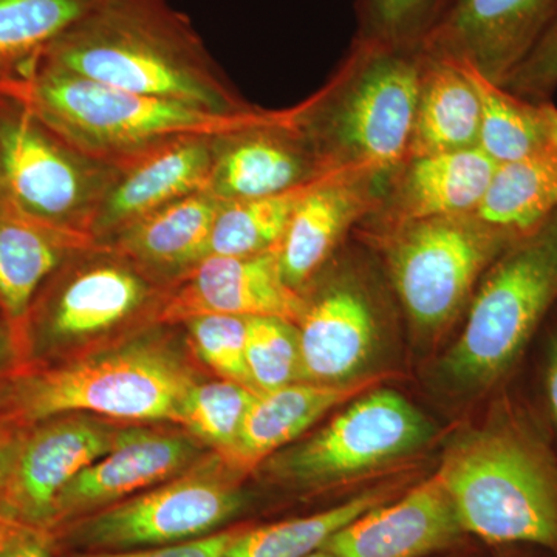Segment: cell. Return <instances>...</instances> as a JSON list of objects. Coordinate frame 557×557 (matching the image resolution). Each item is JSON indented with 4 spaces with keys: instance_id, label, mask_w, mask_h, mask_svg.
Wrapping results in <instances>:
<instances>
[{
    "instance_id": "obj_35",
    "label": "cell",
    "mask_w": 557,
    "mask_h": 557,
    "mask_svg": "<svg viewBox=\"0 0 557 557\" xmlns=\"http://www.w3.org/2000/svg\"><path fill=\"white\" fill-rule=\"evenodd\" d=\"M504 87L534 104L552 100L557 90V10L548 27Z\"/></svg>"
},
{
    "instance_id": "obj_43",
    "label": "cell",
    "mask_w": 557,
    "mask_h": 557,
    "mask_svg": "<svg viewBox=\"0 0 557 557\" xmlns=\"http://www.w3.org/2000/svg\"><path fill=\"white\" fill-rule=\"evenodd\" d=\"M310 557H333L330 553L325 552V549H321V552L314 553Z\"/></svg>"
},
{
    "instance_id": "obj_27",
    "label": "cell",
    "mask_w": 557,
    "mask_h": 557,
    "mask_svg": "<svg viewBox=\"0 0 557 557\" xmlns=\"http://www.w3.org/2000/svg\"><path fill=\"white\" fill-rule=\"evenodd\" d=\"M97 0H0V86L30 75Z\"/></svg>"
},
{
    "instance_id": "obj_15",
    "label": "cell",
    "mask_w": 557,
    "mask_h": 557,
    "mask_svg": "<svg viewBox=\"0 0 557 557\" xmlns=\"http://www.w3.org/2000/svg\"><path fill=\"white\" fill-rule=\"evenodd\" d=\"M322 175L327 172L309 143L293 129L287 112L274 110L269 121L215 137L207 190L220 201L260 199Z\"/></svg>"
},
{
    "instance_id": "obj_26",
    "label": "cell",
    "mask_w": 557,
    "mask_h": 557,
    "mask_svg": "<svg viewBox=\"0 0 557 557\" xmlns=\"http://www.w3.org/2000/svg\"><path fill=\"white\" fill-rule=\"evenodd\" d=\"M557 212V149L497 164L472 214L522 239Z\"/></svg>"
},
{
    "instance_id": "obj_30",
    "label": "cell",
    "mask_w": 557,
    "mask_h": 557,
    "mask_svg": "<svg viewBox=\"0 0 557 557\" xmlns=\"http://www.w3.org/2000/svg\"><path fill=\"white\" fill-rule=\"evenodd\" d=\"M324 177L274 196L223 201L208 256H249L277 248L296 209Z\"/></svg>"
},
{
    "instance_id": "obj_3",
    "label": "cell",
    "mask_w": 557,
    "mask_h": 557,
    "mask_svg": "<svg viewBox=\"0 0 557 557\" xmlns=\"http://www.w3.org/2000/svg\"><path fill=\"white\" fill-rule=\"evenodd\" d=\"M0 90L20 98L73 148L115 168L177 139L242 129L269 121L274 113L260 109L247 115H219L42 64Z\"/></svg>"
},
{
    "instance_id": "obj_38",
    "label": "cell",
    "mask_w": 557,
    "mask_h": 557,
    "mask_svg": "<svg viewBox=\"0 0 557 557\" xmlns=\"http://www.w3.org/2000/svg\"><path fill=\"white\" fill-rule=\"evenodd\" d=\"M22 428H24V424L14 420L9 413L0 416V491L9 479L22 437L27 432Z\"/></svg>"
},
{
    "instance_id": "obj_19",
    "label": "cell",
    "mask_w": 557,
    "mask_h": 557,
    "mask_svg": "<svg viewBox=\"0 0 557 557\" xmlns=\"http://www.w3.org/2000/svg\"><path fill=\"white\" fill-rule=\"evenodd\" d=\"M463 534L449 494L435 474L395 504L370 509L322 549L333 557H426Z\"/></svg>"
},
{
    "instance_id": "obj_29",
    "label": "cell",
    "mask_w": 557,
    "mask_h": 557,
    "mask_svg": "<svg viewBox=\"0 0 557 557\" xmlns=\"http://www.w3.org/2000/svg\"><path fill=\"white\" fill-rule=\"evenodd\" d=\"M387 490H370L327 511L240 531L222 557H310L370 509L387 504Z\"/></svg>"
},
{
    "instance_id": "obj_22",
    "label": "cell",
    "mask_w": 557,
    "mask_h": 557,
    "mask_svg": "<svg viewBox=\"0 0 557 557\" xmlns=\"http://www.w3.org/2000/svg\"><path fill=\"white\" fill-rule=\"evenodd\" d=\"M95 242L44 225L0 205V317L27 346V319L42 285L62 263Z\"/></svg>"
},
{
    "instance_id": "obj_32",
    "label": "cell",
    "mask_w": 557,
    "mask_h": 557,
    "mask_svg": "<svg viewBox=\"0 0 557 557\" xmlns=\"http://www.w3.org/2000/svg\"><path fill=\"white\" fill-rule=\"evenodd\" d=\"M245 357L251 386L258 394L306 381L295 322L270 317L248 318Z\"/></svg>"
},
{
    "instance_id": "obj_10",
    "label": "cell",
    "mask_w": 557,
    "mask_h": 557,
    "mask_svg": "<svg viewBox=\"0 0 557 557\" xmlns=\"http://www.w3.org/2000/svg\"><path fill=\"white\" fill-rule=\"evenodd\" d=\"M234 480L194 469L129 500L78 519L69 537L86 552L166 547L211 536L244 507Z\"/></svg>"
},
{
    "instance_id": "obj_6",
    "label": "cell",
    "mask_w": 557,
    "mask_h": 557,
    "mask_svg": "<svg viewBox=\"0 0 557 557\" xmlns=\"http://www.w3.org/2000/svg\"><path fill=\"white\" fill-rule=\"evenodd\" d=\"M557 300V212L487 269L467 325L445 359L448 376L486 387L515 364Z\"/></svg>"
},
{
    "instance_id": "obj_5",
    "label": "cell",
    "mask_w": 557,
    "mask_h": 557,
    "mask_svg": "<svg viewBox=\"0 0 557 557\" xmlns=\"http://www.w3.org/2000/svg\"><path fill=\"white\" fill-rule=\"evenodd\" d=\"M196 384L193 370L170 344L143 336L22 376L7 413L24 426L67 413L180 423L183 405Z\"/></svg>"
},
{
    "instance_id": "obj_11",
    "label": "cell",
    "mask_w": 557,
    "mask_h": 557,
    "mask_svg": "<svg viewBox=\"0 0 557 557\" xmlns=\"http://www.w3.org/2000/svg\"><path fill=\"white\" fill-rule=\"evenodd\" d=\"M432 432L428 418L397 392H366L318 434L282 456L277 472L306 485L341 482L413 453Z\"/></svg>"
},
{
    "instance_id": "obj_31",
    "label": "cell",
    "mask_w": 557,
    "mask_h": 557,
    "mask_svg": "<svg viewBox=\"0 0 557 557\" xmlns=\"http://www.w3.org/2000/svg\"><path fill=\"white\" fill-rule=\"evenodd\" d=\"M256 395L258 392L230 380L197 383L186 397L180 423L226 463L236 449Z\"/></svg>"
},
{
    "instance_id": "obj_33",
    "label": "cell",
    "mask_w": 557,
    "mask_h": 557,
    "mask_svg": "<svg viewBox=\"0 0 557 557\" xmlns=\"http://www.w3.org/2000/svg\"><path fill=\"white\" fill-rule=\"evenodd\" d=\"M454 0H358L357 39L421 49Z\"/></svg>"
},
{
    "instance_id": "obj_18",
    "label": "cell",
    "mask_w": 557,
    "mask_h": 557,
    "mask_svg": "<svg viewBox=\"0 0 557 557\" xmlns=\"http://www.w3.org/2000/svg\"><path fill=\"white\" fill-rule=\"evenodd\" d=\"M218 135L177 139L120 166L91 222V240L108 244L146 215L207 190Z\"/></svg>"
},
{
    "instance_id": "obj_17",
    "label": "cell",
    "mask_w": 557,
    "mask_h": 557,
    "mask_svg": "<svg viewBox=\"0 0 557 557\" xmlns=\"http://www.w3.org/2000/svg\"><path fill=\"white\" fill-rule=\"evenodd\" d=\"M392 174L332 172L311 189L278 244L289 287L302 293L348 231L380 208Z\"/></svg>"
},
{
    "instance_id": "obj_41",
    "label": "cell",
    "mask_w": 557,
    "mask_h": 557,
    "mask_svg": "<svg viewBox=\"0 0 557 557\" xmlns=\"http://www.w3.org/2000/svg\"><path fill=\"white\" fill-rule=\"evenodd\" d=\"M542 112H544L545 124H547L549 143L557 149V108L552 104V101L544 102Z\"/></svg>"
},
{
    "instance_id": "obj_24",
    "label": "cell",
    "mask_w": 557,
    "mask_h": 557,
    "mask_svg": "<svg viewBox=\"0 0 557 557\" xmlns=\"http://www.w3.org/2000/svg\"><path fill=\"white\" fill-rule=\"evenodd\" d=\"M380 376H361L346 383L322 384L300 381L256 395L233 456L225 465L248 471L271 454L284 448L310 426L358 395L375 387Z\"/></svg>"
},
{
    "instance_id": "obj_9",
    "label": "cell",
    "mask_w": 557,
    "mask_h": 557,
    "mask_svg": "<svg viewBox=\"0 0 557 557\" xmlns=\"http://www.w3.org/2000/svg\"><path fill=\"white\" fill-rule=\"evenodd\" d=\"M171 285L161 284L109 245L73 252L42 285L27 319L54 346L109 335L143 317L156 322Z\"/></svg>"
},
{
    "instance_id": "obj_20",
    "label": "cell",
    "mask_w": 557,
    "mask_h": 557,
    "mask_svg": "<svg viewBox=\"0 0 557 557\" xmlns=\"http://www.w3.org/2000/svg\"><path fill=\"white\" fill-rule=\"evenodd\" d=\"M496 166L479 148L406 157L370 218L386 231L421 220L472 214Z\"/></svg>"
},
{
    "instance_id": "obj_36",
    "label": "cell",
    "mask_w": 557,
    "mask_h": 557,
    "mask_svg": "<svg viewBox=\"0 0 557 557\" xmlns=\"http://www.w3.org/2000/svg\"><path fill=\"white\" fill-rule=\"evenodd\" d=\"M239 530L220 531L211 536L166 545V547H146L120 549V552H86L73 557H222L231 541Z\"/></svg>"
},
{
    "instance_id": "obj_39",
    "label": "cell",
    "mask_w": 557,
    "mask_h": 557,
    "mask_svg": "<svg viewBox=\"0 0 557 557\" xmlns=\"http://www.w3.org/2000/svg\"><path fill=\"white\" fill-rule=\"evenodd\" d=\"M24 354V346L5 321L0 322V376L5 375Z\"/></svg>"
},
{
    "instance_id": "obj_4",
    "label": "cell",
    "mask_w": 557,
    "mask_h": 557,
    "mask_svg": "<svg viewBox=\"0 0 557 557\" xmlns=\"http://www.w3.org/2000/svg\"><path fill=\"white\" fill-rule=\"evenodd\" d=\"M437 475L465 533L557 549V465L525 428L500 421L465 435Z\"/></svg>"
},
{
    "instance_id": "obj_28",
    "label": "cell",
    "mask_w": 557,
    "mask_h": 557,
    "mask_svg": "<svg viewBox=\"0 0 557 557\" xmlns=\"http://www.w3.org/2000/svg\"><path fill=\"white\" fill-rule=\"evenodd\" d=\"M454 64L463 70L478 94L479 149L494 163L525 159L552 146L542 104L516 97L505 87L483 78L471 65L461 62Z\"/></svg>"
},
{
    "instance_id": "obj_1",
    "label": "cell",
    "mask_w": 557,
    "mask_h": 557,
    "mask_svg": "<svg viewBox=\"0 0 557 557\" xmlns=\"http://www.w3.org/2000/svg\"><path fill=\"white\" fill-rule=\"evenodd\" d=\"M39 64L219 115L260 110L231 84L170 0H97Z\"/></svg>"
},
{
    "instance_id": "obj_7",
    "label": "cell",
    "mask_w": 557,
    "mask_h": 557,
    "mask_svg": "<svg viewBox=\"0 0 557 557\" xmlns=\"http://www.w3.org/2000/svg\"><path fill=\"white\" fill-rule=\"evenodd\" d=\"M116 172L73 148L20 98L0 90V205L90 237Z\"/></svg>"
},
{
    "instance_id": "obj_16",
    "label": "cell",
    "mask_w": 557,
    "mask_h": 557,
    "mask_svg": "<svg viewBox=\"0 0 557 557\" xmlns=\"http://www.w3.org/2000/svg\"><path fill=\"white\" fill-rule=\"evenodd\" d=\"M199 454L186 435L150 429L121 431L115 446L70 480L54 502L50 530L123 502L124 497L174 479Z\"/></svg>"
},
{
    "instance_id": "obj_34",
    "label": "cell",
    "mask_w": 557,
    "mask_h": 557,
    "mask_svg": "<svg viewBox=\"0 0 557 557\" xmlns=\"http://www.w3.org/2000/svg\"><path fill=\"white\" fill-rule=\"evenodd\" d=\"M197 357L223 380L255 391L247 368V317L201 314L183 322ZM256 392V391H255Z\"/></svg>"
},
{
    "instance_id": "obj_23",
    "label": "cell",
    "mask_w": 557,
    "mask_h": 557,
    "mask_svg": "<svg viewBox=\"0 0 557 557\" xmlns=\"http://www.w3.org/2000/svg\"><path fill=\"white\" fill-rule=\"evenodd\" d=\"M223 201L208 190L146 215L108 244L161 284L172 285L208 258Z\"/></svg>"
},
{
    "instance_id": "obj_2",
    "label": "cell",
    "mask_w": 557,
    "mask_h": 557,
    "mask_svg": "<svg viewBox=\"0 0 557 557\" xmlns=\"http://www.w3.org/2000/svg\"><path fill=\"white\" fill-rule=\"evenodd\" d=\"M421 49L355 38L324 87L287 109L324 172L392 174L408 157Z\"/></svg>"
},
{
    "instance_id": "obj_21",
    "label": "cell",
    "mask_w": 557,
    "mask_h": 557,
    "mask_svg": "<svg viewBox=\"0 0 557 557\" xmlns=\"http://www.w3.org/2000/svg\"><path fill=\"white\" fill-rule=\"evenodd\" d=\"M304 380L336 384L355 379L376 339L372 300L357 282L341 278L307 299L298 322Z\"/></svg>"
},
{
    "instance_id": "obj_44",
    "label": "cell",
    "mask_w": 557,
    "mask_h": 557,
    "mask_svg": "<svg viewBox=\"0 0 557 557\" xmlns=\"http://www.w3.org/2000/svg\"><path fill=\"white\" fill-rule=\"evenodd\" d=\"M0 520H11V519L7 518L5 515H3L2 494H0Z\"/></svg>"
},
{
    "instance_id": "obj_13",
    "label": "cell",
    "mask_w": 557,
    "mask_h": 557,
    "mask_svg": "<svg viewBox=\"0 0 557 557\" xmlns=\"http://www.w3.org/2000/svg\"><path fill=\"white\" fill-rule=\"evenodd\" d=\"M307 298L285 282L278 247L249 256H208L171 285L156 322L183 324L201 314L281 318L298 324Z\"/></svg>"
},
{
    "instance_id": "obj_8",
    "label": "cell",
    "mask_w": 557,
    "mask_h": 557,
    "mask_svg": "<svg viewBox=\"0 0 557 557\" xmlns=\"http://www.w3.org/2000/svg\"><path fill=\"white\" fill-rule=\"evenodd\" d=\"M392 285L413 327H448L487 269L518 237L474 214L449 215L381 231Z\"/></svg>"
},
{
    "instance_id": "obj_42",
    "label": "cell",
    "mask_w": 557,
    "mask_h": 557,
    "mask_svg": "<svg viewBox=\"0 0 557 557\" xmlns=\"http://www.w3.org/2000/svg\"><path fill=\"white\" fill-rule=\"evenodd\" d=\"M17 523L20 522H14V520H0V541H2Z\"/></svg>"
},
{
    "instance_id": "obj_14",
    "label": "cell",
    "mask_w": 557,
    "mask_h": 557,
    "mask_svg": "<svg viewBox=\"0 0 557 557\" xmlns=\"http://www.w3.org/2000/svg\"><path fill=\"white\" fill-rule=\"evenodd\" d=\"M556 10L557 0H454L421 50L504 87Z\"/></svg>"
},
{
    "instance_id": "obj_37",
    "label": "cell",
    "mask_w": 557,
    "mask_h": 557,
    "mask_svg": "<svg viewBox=\"0 0 557 557\" xmlns=\"http://www.w3.org/2000/svg\"><path fill=\"white\" fill-rule=\"evenodd\" d=\"M54 531L17 523L0 541V557H53Z\"/></svg>"
},
{
    "instance_id": "obj_12",
    "label": "cell",
    "mask_w": 557,
    "mask_h": 557,
    "mask_svg": "<svg viewBox=\"0 0 557 557\" xmlns=\"http://www.w3.org/2000/svg\"><path fill=\"white\" fill-rule=\"evenodd\" d=\"M123 429L90 413L40 421L25 432L2 491L3 515L24 525L50 530L54 502L70 480L115 446Z\"/></svg>"
},
{
    "instance_id": "obj_25",
    "label": "cell",
    "mask_w": 557,
    "mask_h": 557,
    "mask_svg": "<svg viewBox=\"0 0 557 557\" xmlns=\"http://www.w3.org/2000/svg\"><path fill=\"white\" fill-rule=\"evenodd\" d=\"M479 137L480 104L471 81L454 62L423 51L408 157L478 149Z\"/></svg>"
},
{
    "instance_id": "obj_40",
    "label": "cell",
    "mask_w": 557,
    "mask_h": 557,
    "mask_svg": "<svg viewBox=\"0 0 557 557\" xmlns=\"http://www.w3.org/2000/svg\"><path fill=\"white\" fill-rule=\"evenodd\" d=\"M547 394L549 408L557 423V333L549 343L547 364Z\"/></svg>"
}]
</instances>
